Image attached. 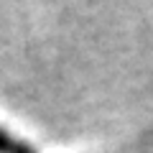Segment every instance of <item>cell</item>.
<instances>
[{
	"label": "cell",
	"instance_id": "cell-1",
	"mask_svg": "<svg viewBox=\"0 0 153 153\" xmlns=\"http://www.w3.org/2000/svg\"><path fill=\"white\" fill-rule=\"evenodd\" d=\"M0 153H36V148L26 143L23 138L13 135L10 130L0 128Z\"/></svg>",
	"mask_w": 153,
	"mask_h": 153
}]
</instances>
